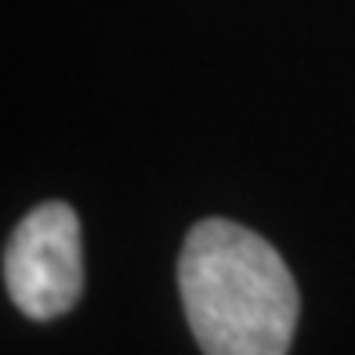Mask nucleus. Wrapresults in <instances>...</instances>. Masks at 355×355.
Here are the masks:
<instances>
[{
    "label": "nucleus",
    "instance_id": "nucleus-1",
    "mask_svg": "<svg viewBox=\"0 0 355 355\" xmlns=\"http://www.w3.org/2000/svg\"><path fill=\"white\" fill-rule=\"evenodd\" d=\"M178 290L203 355H286L297 330V283L276 247L229 218L192 225Z\"/></svg>",
    "mask_w": 355,
    "mask_h": 355
},
{
    "label": "nucleus",
    "instance_id": "nucleus-2",
    "mask_svg": "<svg viewBox=\"0 0 355 355\" xmlns=\"http://www.w3.org/2000/svg\"><path fill=\"white\" fill-rule=\"evenodd\" d=\"M4 283L15 309L37 322L66 315L80 301L84 254L80 218L69 203L47 200L15 225L4 250Z\"/></svg>",
    "mask_w": 355,
    "mask_h": 355
}]
</instances>
